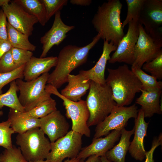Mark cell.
<instances>
[{
  "mask_svg": "<svg viewBox=\"0 0 162 162\" xmlns=\"http://www.w3.org/2000/svg\"><path fill=\"white\" fill-rule=\"evenodd\" d=\"M100 159L101 162H111L106 158L105 155L100 157Z\"/></svg>",
  "mask_w": 162,
  "mask_h": 162,
  "instance_id": "44",
  "label": "cell"
},
{
  "mask_svg": "<svg viewBox=\"0 0 162 162\" xmlns=\"http://www.w3.org/2000/svg\"><path fill=\"white\" fill-rule=\"evenodd\" d=\"M131 70L141 82L142 90L149 91L162 89V82L158 81L155 77L147 74L141 68L132 65Z\"/></svg>",
  "mask_w": 162,
  "mask_h": 162,
  "instance_id": "27",
  "label": "cell"
},
{
  "mask_svg": "<svg viewBox=\"0 0 162 162\" xmlns=\"http://www.w3.org/2000/svg\"><path fill=\"white\" fill-rule=\"evenodd\" d=\"M122 4L119 0H109L98 6L92 21L100 38L117 46L124 35L121 13Z\"/></svg>",
  "mask_w": 162,
  "mask_h": 162,
  "instance_id": "2",
  "label": "cell"
},
{
  "mask_svg": "<svg viewBox=\"0 0 162 162\" xmlns=\"http://www.w3.org/2000/svg\"><path fill=\"white\" fill-rule=\"evenodd\" d=\"M142 94L136 100V103L141 106L145 118H150L155 114H162L160 99L162 90L146 91L141 89Z\"/></svg>",
  "mask_w": 162,
  "mask_h": 162,
  "instance_id": "21",
  "label": "cell"
},
{
  "mask_svg": "<svg viewBox=\"0 0 162 162\" xmlns=\"http://www.w3.org/2000/svg\"><path fill=\"white\" fill-rule=\"evenodd\" d=\"M29 14L35 17L42 26L47 22L45 8L41 0H14Z\"/></svg>",
  "mask_w": 162,
  "mask_h": 162,
  "instance_id": "26",
  "label": "cell"
},
{
  "mask_svg": "<svg viewBox=\"0 0 162 162\" xmlns=\"http://www.w3.org/2000/svg\"><path fill=\"white\" fill-rule=\"evenodd\" d=\"M25 65L8 73L0 74V94H2L3 88L9 83L19 79L24 78L23 71Z\"/></svg>",
  "mask_w": 162,
  "mask_h": 162,
  "instance_id": "34",
  "label": "cell"
},
{
  "mask_svg": "<svg viewBox=\"0 0 162 162\" xmlns=\"http://www.w3.org/2000/svg\"><path fill=\"white\" fill-rule=\"evenodd\" d=\"M91 81L79 73L76 75L69 74L68 77V84L60 93L70 100L79 101L89 89Z\"/></svg>",
  "mask_w": 162,
  "mask_h": 162,
  "instance_id": "19",
  "label": "cell"
},
{
  "mask_svg": "<svg viewBox=\"0 0 162 162\" xmlns=\"http://www.w3.org/2000/svg\"><path fill=\"white\" fill-rule=\"evenodd\" d=\"M2 8L11 26L29 36L32 34L34 25L38 22L35 17L13 1L3 5Z\"/></svg>",
  "mask_w": 162,
  "mask_h": 162,
  "instance_id": "12",
  "label": "cell"
},
{
  "mask_svg": "<svg viewBox=\"0 0 162 162\" xmlns=\"http://www.w3.org/2000/svg\"><path fill=\"white\" fill-rule=\"evenodd\" d=\"M122 130H112L104 138L93 139L90 145L82 148L76 158L80 160H85L92 155L100 157L105 155L106 153L111 149L119 140Z\"/></svg>",
  "mask_w": 162,
  "mask_h": 162,
  "instance_id": "16",
  "label": "cell"
},
{
  "mask_svg": "<svg viewBox=\"0 0 162 162\" xmlns=\"http://www.w3.org/2000/svg\"><path fill=\"white\" fill-rule=\"evenodd\" d=\"M144 113L141 109L135 118L134 136L130 142L128 151L131 156L136 160L142 161L145 158L146 151L144 145L145 137L147 136L149 122H146Z\"/></svg>",
  "mask_w": 162,
  "mask_h": 162,
  "instance_id": "17",
  "label": "cell"
},
{
  "mask_svg": "<svg viewBox=\"0 0 162 162\" xmlns=\"http://www.w3.org/2000/svg\"><path fill=\"white\" fill-rule=\"evenodd\" d=\"M70 3L73 4L86 6L90 5L92 3L91 0H71Z\"/></svg>",
  "mask_w": 162,
  "mask_h": 162,
  "instance_id": "40",
  "label": "cell"
},
{
  "mask_svg": "<svg viewBox=\"0 0 162 162\" xmlns=\"http://www.w3.org/2000/svg\"><path fill=\"white\" fill-rule=\"evenodd\" d=\"M45 90L63 100V105L66 111V116L72 121L71 130L82 136L90 137L91 132L87 125L90 114L86 101L81 100L75 102L70 100L62 96L56 88L49 84L46 85Z\"/></svg>",
  "mask_w": 162,
  "mask_h": 162,
  "instance_id": "7",
  "label": "cell"
},
{
  "mask_svg": "<svg viewBox=\"0 0 162 162\" xmlns=\"http://www.w3.org/2000/svg\"><path fill=\"white\" fill-rule=\"evenodd\" d=\"M79 162H101L100 157L96 155H92L88 157L86 161L80 160Z\"/></svg>",
  "mask_w": 162,
  "mask_h": 162,
  "instance_id": "41",
  "label": "cell"
},
{
  "mask_svg": "<svg viewBox=\"0 0 162 162\" xmlns=\"http://www.w3.org/2000/svg\"><path fill=\"white\" fill-rule=\"evenodd\" d=\"M0 162H28L24 158L19 147L15 146L5 149L0 154Z\"/></svg>",
  "mask_w": 162,
  "mask_h": 162,
  "instance_id": "32",
  "label": "cell"
},
{
  "mask_svg": "<svg viewBox=\"0 0 162 162\" xmlns=\"http://www.w3.org/2000/svg\"><path fill=\"white\" fill-rule=\"evenodd\" d=\"M147 34L162 47V0H145L139 18Z\"/></svg>",
  "mask_w": 162,
  "mask_h": 162,
  "instance_id": "8",
  "label": "cell"
},
{
  "mask_svg": "<svg viewBox=\"0 0 162 162\" xmlns=\"http://www.w3.org/2000/svg\"><path fill=\"white\" fill-rule=\"evenodd\" d=\"M44 5L47 22L51 17L67 4V0H41Z\"/></svg>",
  "mask_w": 162,
  "mask_h": 162,
  "instance_id": "33",
  "label": "cell"
},
{
  "mask_svg": "<svg viewBox=\"0 0 162 162\" xmlns=\"http://www.w3.org/2000/svg\"><path fill=\"white\" fill-rule=\"evenodd\" d=\"M49 75L48 72L46 73L29 81L21 79L16 80L20 92L18 99L25 112L51 98V94L45 90Z\"/></svg>",
  "mask_w": 162,
  "mask_h": 162,
  "instance_id": "6",
  "label": "cell"
},
{
  "mask_svg": "<svg viewBox=\"0 0 162 162\" xmlns=\"http://www.w3.org/2000/svg\"><path fill=\"white\" fill-rule=\"evenodd\" d=\"M8 41L12 47L33 51L36 46L29 41L28 35L24 34L7 24Z\"/></svg>",
  "mask_w": 162,
  "mask_h": 162,
  "instance_id": "25",
  "label": "cell"
},
{
  "mask_svg": "<svg viewBox=\"0 0 162 162\" xmlns=\"http://www.w3.org/2000/svg\"><path fill=\"white\" fill-rule=\"evenodd\" d=\"M139 28V36L134 50V62L132 65L141 68L144 63L155 58L162 50L147 34L140 23Z\"/></svg>",
  "mask_w": 162,
  "mask_h": 162,
  "instance_id": "13",
  "label": "cell"
},
{
  "mask_svg": "<svg viewBox=\"0 0 162 162\" xmlns=\"http://www.w3.org/2000/svg\"><path fill=\"white\" fill-rule=\"evenodd\" d=\"M106 83L110 87L117 106L131 104L136 94L140 92L142 84L126 64L115 69L108 68Z\"/></svg>",
  "mask_w": 162,
  "mask_h": 162,
  "instance_id": "3",
  "label": "cell"
},
{
  "mask_svg": "<svg viewBox=\"0 0 162 162\" xmlns=\"http://www.w3.org/2000/svg\"><path fill=\"white\" fill-rule=\"evenodd\" d=\"M145 0H126L127 6L126 17L122 23L123 29L133 20H138Z\"/></svg>",
  "mask_w": 162,
  "mask_h": 162,
  "instance_id": "29",
  "label": "cell"
},
{
  "mask_svg": "<svg viewBox=\"0 0 162 162\" xmlns=\"http://www.w3.org/2000/svg\"><path fill=\"white\" fill-rule=\"evenodd\" d=\"M117 46L112 42L104 40L102 54L95 65L88 70H81L79 73L87 79L101 84L106 83L105 71L107 61L110 58V55L115 51Z\"/></svg>",
  "mask_w": 162,
  "mask_h": 162,
  "instance_id": "18",
  "label": "cell"
},
{
  "mask_svg": "<svg viewBox=\"0 0 162 162\" xmlns=\"http://www.w3.org/2000/svg\"><path fill=\"white\" fill-rule=\"evenodd\" d=\"M11 52L14 62L19 68L26 65L33 56L32 51L12 47Z\"/></svg>",
  "mask_w": 162,
  "mask_h": 162,
  "instance_id": "35",
  "label": "cell"
},
{
  "mask_svg": "<svg viewBox=\"0 0 162 162\" xmlns=\"http://www.w3.org/2000/svg\"><path fill=\"white\" fill-rule=\"evenodd\" d=\"M18 91L19 90L15 80L10 83L9 88L6 92L0 94V116L3 114L0 109L4 106L22 112H25L19 100L17 94Z\"/></svg>",
  "mask_w": 162,
  "mask_h": 162,
  "instance_id": "24",
  "label": "cell"
},
{
  "mask_svg": "<svg viewBox=\"0 0 162 162\" xmlns=\"http://www.w3.org/2000/svg\"><path fill=\"white\" fill-rule=\"evenodd\" d=\"M80 160L77 158L73 159H68L65 160L63 162H79Z\"/></svg>",
  "mask_w": 162,
  "mask_h": 162,
  "instance_id": "43",
  "label": "cell"
},
{
  "mask_svg": "<svg viewBox=\"0 0 162 162\" xmlns=\"http://www.w3.org/2000/svg\"><path fill=\"white\" fill-rule=\"evenodd\" d=\"M142 69L150 73L157 80L162 79V50L152 60L144 63Z\"/></svg>",
  "mask_w": 162,
  "mask_h": 162,
  "instance_id": "30",
  "label": "cell"
},
{
  "mask_svg": "<svg viewBox=\"0 0 162 162\" xmlns=\"http://www.w3.org/2000/svg\"><path fill=\"white\" fill-rule=\"evenodd\" d=\"M39 128L52 143L66 135L70 125L64 116L57 110L40 118Z\"/></svg>",
  "mask_w": 162,
  "mask_h": 162,
  "instance_id": "14",
  "label": "cell"
},
{
  "mask_svg": "<svg viewBox=\"0 0 162 162\" xmlns=\"http://www.w3.org/2000/svg\"><path fill=\"white\" fill-rule=\"evenodd\" d=\"M57 61L56 56L38 58L33 56L25 65L23 73L24 80L30 81L48 72L52 68L56 66Z\"/></svg>",
  "mask_w": 162,
  "mask_h": 162,
  "instance_id": "20",
  "label": "cell"
},
{
  "mask_svg": "<svg viewBox=\"0 0 162 162\" xmlns=\"http://www.w3.org/2000/svg\"><path fill=\"white\" fill-rule=\"evenodd\" d=\"M81 134L71 130L64 136L51 143L50 151L46 160L47 162H63L66 158H76L82 149Z\"/></svg>",
  "mask_w": 162,
  "mask_h": 162,
  "instance_id": "9",
  "label": "cell"
},
{
  "mask_svg": "<svg viewBox=\"0 0 162 162\" xmlns=\"http://www.w3.org/2000/svg\"><path fill=\"white\" fill-rule=\"evenodd\" d=\"M86 101L90 114L87 122L89 127L102 122L116 106L110 86L92 81Z\"/></svg>",
  "mask_w": 162,
  "mask_h": 162,
  "instance_id": "4",
  "label": "cell"
},
{
  "mask_svg": "<svg viewBox=\"0 0 162 162\" xmlns=\"http://www.w3.org/2000/svg\"><path fill=\"white\" fill-rule=\"evenodd\" d=\"M162 142V134H160L158 137L155 138L153 140L151 149L146 154V160L145 162H154L153 154L156 148Z\"/></svg>",
  "mask_w": 162,
  "mask_h": 162,
  "instance_id": "37",
  "label": "cell"
},
{
  "mask_svg": "<svg viewBox=\"0 0 162 162\" xmlns=\"http://www.w3.org/2000/svg\"><path fill=\"white\" fill-rule=\"evenodd\" d=\"M14 132L10 127V122L8 119L0 122V146L5 149L11 148L12 145L11 136Z\"/></svg>",
  "mask_w": 162,
  "mask_h": 162,
  "instance_id": "31",
  "label": "cell"
},
{
  "mask_svg": "<svg viewBox=\"0 0 162 162\" xmlns=\"http://www.w3.org/2000/svg\"><path fill=\"white\" fill-rule=\"evenodd\" d=\"M128 25L126 34L108 61L110 63L123 62L132 65L134 62V50L139 34L138 20H133Z\"/></svg>",
  "mask_w": 162,
  "mask_h": 162,
  "instance_id": "11",
  "label": "cell"
},
{
  "mask_svg": "<svg viewBox=\"0 0 162 162\" xmlns=\"http://www.w3.org/2000/svg\"><path fill=\"white\" fill-rule=\"evenodd\" d=\"M28 162H47V161L46 160H38V161H29Z\"/></svg>",
  "mask_w": 162,
  "mask_h": 162,
  "instance_id": "45",
  "label": "cell"
},
{
  "mask_svg": "<svg viewBox=\"0 0 162 162\" xmlns=\"http://www.w3.org/2000/svg\"><path fill=\"white\" fill-rule=\"evenodd\" d=\"M8 119L15 133H23L31 129L40 127V119L11 108L10 109Z\"/></svg>",
  "mask_w": 162,
  "mask_h": 162,
  "instance_id": "22",
  "label": "cell"
},
{
  "mask_svg": "<svg viewBox=\"0 0 162 162\" xmlns=\"http://www.w3.org/2000/svg\"><path fill=\"white\" fill-rule=\"evenodd\" d=\"M100 39V34L87 45L80 47L68 45L60 50L54 70L50 74L47 83L57 89L67 82L68 76L74 70L86 62L90 50Z\"/></svg>",
  "mask_w": 162,
  "mask_h": 162,
  "instance_id": "1",
  "label": "cell"
},
{
  "mask_svg": "<svg viewBox=\"0 0 162 162\" xmlns=\"http://www.w3.org/2000/svg\"><path fill=\"white\" fill-rule=\"evenodd\" d=\"M12 47L8 40L0 39V59L5 53L11 50Z\"/></svg>",
  "mask_w": 162,
  "mask_h": 162,
  "instance_id": "39",
  "label": "cell"
},
{
  "mask_svg": "<svg viewBox=\"0 0 162 162\" xmlns=\"http://www.w3.org/2000/svg\"><path fill=\"white\" fill-rule=\"evenodd\" d=\"M138 111L135 104L128 107L116 106L102 122L96 125L93 139L106 136L111 130L125 128L130 118L136 117Z\"/></svg>",
  "mask_w": 162,
  "mask_h": 162,
  "instance_id": "10",
  "label": "cell"
},
{
  "mask_svg": "<svg viewBox=\"0 0 162 162\" xmlns=\"http://www.w3.org/2000/svg\"><path fill=\"white\" fill-rule=\"evenodd\" d=\"M39 127L18 134L16 143L19 146L25 159L35 161L46 159L51 148V142Z\"/></svg>",
  "mask_w": 162,
  "mask_h": 162,
  "instance_id": "5",
  "label": "cell"
},
{
  "mask_svg": "<svg viewBox=\"0 0 162 162\" xmlns=\"http://www.w3.org/2000/svg\"><path fill=\"white\" fill-rule=\"evenodd\" d=\"M11 1L10 0H0V7H2L4 5L9 4Z\"/></svg>",
  "mask_w": 162,
  "mask_h": 162,
  "instance_id": "42",
  "label": "cell"
},
{
  "mask_svg": "<svg viewBox=\"0 0 162 162\" xmlns=\"http://www.w3.org/2000/svg\"><path fill=\"white\" fill-rule=\"evenodd\" d=\"M56 106L55 100L50 98L30 111L25 112L29 116L40 119L57 110Z\"/></svg>",
  "mask_w": 162,
  "mask_h": 162,
  "instance_id": "28",
  "label": "cell"
},
{
  "mask_svg": "<svg viewBox=\"0 0 162 162\" xmlns=\"http://www.w3.org/2000/svg\"><path fill=\"white\" fill-rule=\"evenodd\" d=\"M61 14L60 11L56 14L51 28L40 39V43L43 45L40 58L46 57L51 49L61 43L66 37L67 33L75 28L74 26L64 24L62 20Z\"/></svg>",
  "mask_w": 162,
  "mask_h": 162,
  "instance_id": "15",
  "label": "cell"
},
{
  "mask_svg": "<svg viewBox=\"0 0 162 162\" xmlns=\"http://www.w3.org/2000/svg\"><path fill=\"white\" fill-rule=\"evenodd\" d=\"M134 128L127 130L125 128L121 130L120 140L105 154V156L109 161L113 162H125L126 154L130 144V138L134 134Z\"/></svg>",
  "mask_w": 162,
  "mask_h": 162,
  "instance_id": "23",
  "label": "cell"
},
{
  "mask_svg": "<svg viewBox=\"0 0 162 162\" xmlns=\"http://www.w3.org/2000/svg\"><path fill=\"white\" fill-rule=\"evenodd\" d=\"M6 16L2 8L0 10V39L8 40Z\"/></svg>",
  "mask_w": 162,
  "mask_h": 162,
  "instance_id": "38",
  "label": "cell"
},
{
  "mask_svg": "<svg viewBox=\"0 0 162 162\" xmlns=\"http://www.w3.org/2000/svg\"><path fill=\"white\" fill-rule=\"evenodd\" d=\"M17 68L13 59L11 50L0 59V74L12 71Z\"/></svg>",
  "mask_w": 162,
  "mask_h": 162,
  "instance_id": "36",
  "label": "cell"
}]
</instances>
